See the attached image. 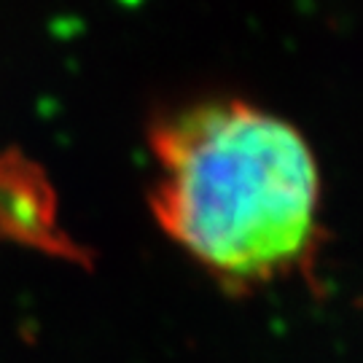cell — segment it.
Segmentation results:
<instances>
[{
	"label": "cell",
	"instance_id": "1",
	"mask_svg": "<svg viewBox=\"0 0 363 363\" xmlns=\"http://www.w3.org/2000/svg\"><path fill=\"white\" fill-rule=\"evenodd\" d=\"M156 216L213 274L261 283L310 253L320 175L286 118L237 100L196 105L156 135Z\"/></svg>",
	"mask_w": 363,
	"mask_h": 363
}]
</instances>
